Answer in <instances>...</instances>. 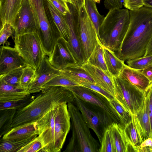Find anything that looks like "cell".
<instances>
[{
  "mask_svg": "<svg viewBox=\"0 0 152 152\" xmlns=\"http://www.w3.org/2000/svg\"><path fill=\"white\" fill-rule=\"evenodd\" d=\"M152 37V9L130 11L129 26L117 56L124 61L144 56Z\"/></svg>",
  "mask_w": 152,
  "mask_h": 152,
  "instance_id": "1",
  "label": "cell"
},
{
  "mask_svg": "<svg viewBox=\"0 0 152 152\" xmlns=\"http://www.w3.org/2000/svg\"><path fill=\"white\" fill-rule=\"evenodd\" d=\"M41 91L28 105L17 110L10 129L23 124L35 121L48 111L63 102L74 103L73 94L65 87L49 86L44 88Z\"/></svg>",
  "mask_w": 152,
  "mask_h": 152,
  "instance_id": "2",
  "label": "cell"
},
{
  "mask_svg": "<svg viewBox=\"0 0 152 152\" xmlns=\"http://www.w3.org/2000/svg\"><path fill=\"white\" fill-rule=\"evenodd\" d=\"M130 23V10L113 8L109 10L99 28L101 43L112 51L119 49Z\"/></svg>",
  "mask_w": 152,
  "mask_h": 152,
  "instance_id": "3",
  "label": "cell"
},
{
  "mask_svg": "<svg viewBox=\"0 0 152 152\" xmlns=\"http://www.w3.org/2000/svg\"><path fill=\"white\" fill-rule=\"evenodd\" d=\"M72 135L64 152H99L100 145L92 136L82 114L73 103H67Z\"/></svg>",
  "mask_w": 152,
  "mask_h": 152,
  "instance_id": "4",
  "label": "cell"
},
{
  "mask_svg": "<svg viewBox=\"0 0 152 152\" xmlns=\"http://www.w3.org/2000/svg\"><path fill=\"white\" fill-rule=\"evenodd\" d=\"M28 1L36 24L35 32L40 39L46 55L49 56L61 35L54 23L48 20L45 5L46 0Z\"/></svg>",
  "mask_w": 152,
  "mask_h": 152,
  "instance_id": "5",
  "label": "cell"
},
{
  "mask_svg": "<svg viewBox=\"0 0 152 152\" xmlns=\"http://www.w3.org/2000/svg\"><path fill=\"white\" fill-rule=\"evenodd\" d=\"M115 98L130 114H135L142 109L146 92L120 77H113Z\"/></svg>",
  "mask_w": 152,
  "mask_h": 152,
  "instance_id": "6",
  "label": "cell"
},
{
  "mask_svg": "<svg viewBox=\"0 0 152 152\" xmlns=\"http://www.w3.org/2000/svg\"><path fill=\"white\" fill-rule=\"evenodd\" d=\"M73 94L74 103L80 111L87 126L94 132L101 144L105 129L113 121L101 108L83 101Z\"/></svg>",
  "mask_w": 152,
  "mask_h": 152,
  "instance_id": "7",
  "label": "cell"
},
{
  "mask_svg": "<svg viewBox=\"0 0 152 152\" xmlns=\"http://www.w3.org/2000/svg\"><path fill=\"white\" fill-rule=\"evenodd\" d=\"M14 48L27 65L35 69L39 67L46 55L40 39L35 32L14 37Z\"/></svg>",
  "mask_w": 152,
  "mask_h": 152,
  "instance_id": "8",
  "label": "cell"
},
{
  "mask_svg": "<svg viewBox=\"0 0 152 152\" xmlns=\"http://www.w3.org/2000/svg\"><path fill=\"white\" fill-rule=\"evenodd\" d=\"M78 35L86 62L97 44L101 43L84 4L78 10Z\"/></svg>",
  "mask_w": 152,
  "mask_h": 152,
  "instance_id": "9",
  "label": "cell"
},
{
  "mask_svg": "<svg viewBox=\"0 0 152 152\" xmlns=\"http://www.w3.org/2000/svg\"><path fill=\"white\" fill-rule=\"evenodd\" d=\"M66 88L69 90L80 99L101 108L106 113L113 122L120 124L122 126L120 118L117 112L109 100L104 96L82 86Z\"/></svg>",
  "mask_w": 152,
  "mask_h": 152,
  "instance_id": "10",
  "label": "cell"
},
{
  "mask_svg": "<svg viewBox=\"0 0 152 152\" xmlns=\"http://www.w3.org/2000/svg\"><path fill=\"white\" fill-rule=\"evenodd\" d=\"M56 107L48 110L35 121L38 136L43 146L42 152H55V116Z\"/></svg>",
  "mask_w": 152,
  "mask_h": 152,
  "instance_id": "11",
  "label": "cell"
},
{
  "mask_svg": "<svg viewBox=\"0 0 152 152\" xmlns=\"http://www.w3.org/2000/svg\"><path fill=\"white\" fill-rule=\"evenodd\" d=\"M70 4V12L66 15L69 28V39L67 45L77 64L81 66L86 62L78 35V10L72 4Z\"/></svg>",
  "mask_w": 152,
  "mask_h": 152,
  "instance_id": "12",
  "label": "cell"
},
{
  "mask_svg": "<svg viewBox=\"0 0 152 152\" xmlns=\"http://www.w3.org/2000/svg\"><path fill=\"white\" fill-rule=\"evenodd\" d=\"M71 128L67 103L63 102L56 107L55 116V152H60Z\"/></svg>",
  "mask_w": 152,
  "mask_h": 152,
  "instance_id": "13",
  "label": "cell"
},
{
  "mask_svg": "<svg viewBox=\"0 0 152 152\" xmlns=\"http://www.w3.org/2000/svg\"><path fill=\"white\" fill-rule=\"evenodd\" d=\"M61 73L60 70L50 64L48 57L45 56L39 68L36 69L34 78L29 85L27 91L30 94L40 92L44 84Z\"/></svg>",
  "mask_w": 152,
  "mask_h": 152,
  "instance_id": "14",
  "label": "cell"
},
{
  "mask_svg": "<svg viewBox=\"0 0 152 152\" xmlns=\"http://www.w3.org/2000/svg\"><path fill=\"white\" fill-rule=\"evenodd\" d=\"M48 60L53 67L59 70L77 64L68 47L67 42L62 37L58 39Z\"/></svg>",
  "mask_w": 152,
  "mask_h": 152,
  "instance_id": "15",
  "label": "cell"
},
{
  "mask_svg": "<svg viewBox=\"0 0 152 152\" xmlns=\"http://www.w3.org/2000/svg\"><path fill=\"white\" fill-rule=\"evenodd\" d=\"M13 28L14 37L35 32L36 24L28 0H23Z\"/></svg>",
  "mask_w": 152,
  "mask_h": 152,
  "instance_id": "16",
  "label": "cell"
},
{
  "mask_svg": "<svg viewBox=\"0 0 152 152\" xmlns=\"http://www.w3.org/2000/svg\"><path fill=\"white\" fill-rule=\"evenodd\" d=\"M0 53V76L27 65L15 48L7 45L1 46Z\"/></svg>",
  "mask_w": 152,
  "mask_h": 152,
  "instance_id": "17",
  "label": "cell"
},
{
  "mask_svg": "<svg viewBox=\"0 0 152 152\" xmlns=\"http://www.w3.org/2000/svg\"><path fill=\"white\" fill-rule=\"evenodd\" d=\"M131 114L141 143L145 139L151 136L148 102L146 96L142 109L137 114Z\"/></svg>",
  "mask_w": 152,
  "mask_h": 152,
  "instance_id": "18",
  "label": "cell"
},
{
  "mask_svg": "<svg viewBox=\"0 0 152 152\" xmlns=\"http://www.w3.org/2000/svg\"><path fill=\"white\" fill-rule=\"evenodd\" d=\"M91 76L96 84L109 93L115 98V90L113 77L107 75L101 69L87 61L82 66Z\"/></svg>",
  "mask_w": 152,
  "mask_h": 152,
  "instance_id": "19",
  "label": "cell"
},
{
  "mask_svg": "<svg viewBox=\"0 0 152 152\" xmlns=\"http://www.w3.org/2000/svg\"><path fill=\"white\" fill-rule=\"evenodd\" d=\"M23 0H0V17L1 25L8 23L14 25L17 15Z\"/></svg>",
  "mask_w": 152,
  "mask_h": 152,
  "instance_id": "20",
  "label": "cell"
},
{
  "mask_svg": "<svg viewBox=\"0 0 152 152\" xmlns=\"http://www.w3.org/2000/svg\"><path fill=\"white\" fill-rule=\"evenodd\" d=\"M119 76L145 92H146L152 85V83L143 74L137 70L130 67L126 64Z\"/></svg>",
  "mask_w": 152,
  "mask_h": 152,
  "instance_id": "21",
  "label": "cell"
},
{
  "mask_svg": "<svg viewBox=\"0 0 152 152\" xmlns=\"http://www.w3.org/2000/svg\"><path fill=\"white\" fill-rule=\"evenodd\" d=\"M38 131L35 121L17 126L11 129L2 136L6 140H18L38 135Z\"/></svg>",
  "mask_w": 152,
  "mask_h": 152,
  "instance_id": "22",
  "label": "cell"
},
{
  "mask_svg": "<svg viewBox=\"0 0 152 152\" xmlns=\"http://www.w3.org/2000/svg\"><path fill=\"white\" fill-rule=\"evenodd\" d=\"M60 71L63 75L80 86L87 83L96 84L89 74L78 64L70 65Z\"/></svg>",
  "mask_w": 152,
  "mask_h": 152,
  "instance_id": "23",
  "label": "cell"
},
{
  "mask_svg": "<svg viewBox=\"0 0 152 152\" xmlns=\"http://www.w3.org/2000/svg\"><path fill=\"white\" fill-rule=\"evenodd\" d=\"M29 94L27 90L17 88L0 80V102L21 99Z\"/></svg>",
  "mask_w": 152,
  "mask_h": 152,
  "instance_id": "24",
  "label": "cell"
},
{
  "mask_svg": "<svg viewBox=\"0 0 152 152\" xmlns=\"http://www.w3.org/2000/svg\"><path fill=\"white\" fill-rule=\"evenodd\" d=\"M46 3L53 23L58 29L61 37L67 42L69 39V28L66 16L57 10L49 0H46Z\"/></svg>",
  "mask_w": 152,
  "mask_h": 152,
  "instance_id": "25",
  "label": "cell"
},
{
  "mask_svg": "<svg viewBox=\"0 0 152 152\" xmlns=\"http://www.w3.org/2000/svg\"><path fill=\"white\" fill-rule=\"evenodd\" d=\"M109 127L113 139L115 152H126L128 143L124 127L121 125L114 122Z\"/></svg>",
  "mask_w": 152,
  "mask_h": 152,
  "instance_id": "26",
  "label": "cell"
},
{
  "mask_svg": "<svg viewBox=\"0 0 152 152\" xmlns=\"http://www.w3.org/2000/svg\"><path fill=\"white\" fill-rule=\"evenodd\" d=\"M104 58L107 69L112 77L118 76L125 64L114 52L104 47Z\"/></svg>",
  "mask_w": 152,
  "mask_h": 152,
  "instance_id": "27",
  "label": "cell"
},
{
  "mask_svg": "<svg viewBox=\"0 0 152 152\" xmlns=\"http://www.w3.org/2000/svg\"><path fill=\"white\" fill-rule=\"evenodd\" d=\"M87 61L102 70L110 77H113L107 69L104 58V47L101 43L99 42L97 44Z\"/></svg>",
  "mask_w": 152,
  "mask_h": 152,
  "instance_id": "28",
  "label": "cell"
},
{
  "mask_svg": "<svg viewBox=\"0 0 152 152\" xmlns=\"http://www.w3.org/2000/svg\"><path fill=\"white\" fill-rule=\"evenodd\" d=\"M84 5L88 15L95 28L99 40L101 43L99 30L104 17L99 13L96 7V3L93 0H85Z\"/></svg>",
  "mask_w": 152,
  "mask_h": 152,
  "instance_id": "29",
  "label": "cell"
},
{
  "mask_svg": "<svg viewBox=\"0 0 152 152\" xmlns=\"http://www.w3.org/2000/svg\"><path fill=\"white\" fill-rule=\"evenodd\" d=\"M124 131L128 143L127 147H133L136 152H138V148L141 143L131 114L129 121L125 125Z\"/></svg>",
  "mask_w": 152,
  "mask_h": 152,
  "instance_id": "30",
  "label": "cell"
},
{
  "mask_svg": "<svg viewBox=\"0 0 152 152\" xmlns=\"http://www.w3.org/2000/svg\"><path fill=\"white\" fill-rule=\"evenodd\" d=\"M38 135L31 136L21 140H1L0 152H18Z\"/></svg>",
  "mask_w": 152,
  "mask_h": 152,
  "instance_id": "31",
  "label": "cell"
},
{
  "mask_svg": "<svg viewBox=\"0 0 152 152\" xmlns=\"http://www.w3.org/2000/svg\"><path fill=\"white\" fill-rule=\"evenodd\" d=\"M17 110L12 109L0 110L2 113H1L0 118L1 137L10 130V126Z\"/></svg>",
  "mask_w": 152,
  "mask_h": 152,
  "instance_id": "32",
  "label": "cell"
},
{
  "mask_svg": "<svg viewBox=\"0 0 152 152\" xmlns=\"http://www.w3.org/2000/svg\"><path fill=\"white\" fill-rule=\"evenodd\" d=\"M26 66L20 67L0 76V80L17 88H21L20 80L24 68Z\"/></svg>",
  "mask_w": 152,
  "mask_h": 152,
  "instance_id": "33",
  "label": "cell"
},
{
  "mask_svg": "<svg viewBox=\"0 0 152 152\" xmlns=\"http://www.w3.org/2000/svg\"><path fill=\"white\" fill-rule=\"evenodd\" d=\"M34 96L29 94L24 98L20 100L0 102V110L7 109L20 110L30 103L34 99Z\"/></svg>",
  "mask_w": 152,
  "mask_h": 152,
  "instance_id": "34",
  "label": "cell"
},
{
  "mask_svg": "<svg viewBox=\"0 0 152 152\" xmlns=\"http://www.w3.org/2000/svg\"><path fill=\"white\" fill-rule=\"evenodd\" d=\"M77 86H80L77 83L72 80L62 73L52 79L44 84L42 87V89L49 86H61L66 88Z\"/></svg>",
  "mask_w": 152,
  "mask_h": 152,
  "instance_id": "35",
  "label": "cell"
},
{
  "mask_svg": "<svg viewBox=\"0 0 152 152\" xmlns=\"http://www.w3.org/2000/svg\"><path fill=\"white\" fill-rule=\"evenodd\" d=\"M36 70L29 65H26L24 67L20 80V85L22 89L27 90L34 78Z\"/></svg>",
  "mask_w": 152,
  "mask_h": 152,
  "instance_id": "36",
  "label": "cell"
},
{
  "mask_svg": "<svg viewBox=\"0 0 152 152\" xmlns=\"http://www.w3.org/2000/svg\"><path fill=\"white\" fill-rule=\"evenodd\" d=\"M127 65L137 70L144 69L152 63V55L144 56L127 60Z\"/></svg>",
  "mask_w": 152,
  "mask_h": 152,
  "instance_id": "37",
  "label": "cell"
},
{
  "mask_svg": "<svg viewBox=\"0 0 152 152\" xmlns=\"http://www.w3.org/2000/svg\"><path fill=\"white\" fill-rule=\"evenodd\" d=\"M109 126L104 131L99 152H115L113 139Z\"/></svg>",
  "mask_w": 152,
  "mask_h": 152,
  "instance_id": "38",
  "label": "cell"
},
{
  "mask_svg": "<svg viewBox=\"0 0 152 152\" xmlns=\"http://www.w3.org/2000/svg\"><path fill=\"white\" fill-rule=\"evenodd\" d=\"M118 113L124 127L129 119L131 114L127 111L115 98L109 101Z\"/></svg>",
  "mask_w": 152,
  "mask_h": 152,
  "instance_id": "39",
  "label": "cell"
},
{
  "mask_svg": "<svg viewBox=\"0 0 152 152\" xmlns=\"http://www.w3.org/2000/svg\"><path fill=\"white\" fill-rule=\"evenodd\" d=\"M43 146L42 141L37 136L18 152H42Z\"/></svg>",
  "mask_w": 152,
  "mask_h": 152,
  "instance_id": "40",
  "label": "cell"
},
{
  "mask_svg": "<svg viewBox=\"0 0 152 152\" xmlns=\"http://www.w3.org/2000/svg\"><path fill=\"white\" fill-rule=\"evenodd\" d=\"M14 31L11 24L5 23L1 25L0 31V45H3L8 38L11 36Z\"/></svg>",
  "mask_w": 152,
  "mask_h": 152,
  "instance_id": "41",
  "label": "cell"
},
{
  "mask_svg": "<svg viewBox=\"0 0 152 152\" xmlns=\"http://www.w3.org/2000/svg\"><path fill=\"white\" fill-rule=\"evenodd\" d=\"M53 6L64 16L70 12L67 2L63 0H49Z\"/></svg>",
  "mask_w": 152,
  "mask_h": 152,
  "instance_id": "42",
  "label": "cell"
},
{
  "mask_svg": "<svg viewBox=\"0 0 152 152\" xmlns=\"http://www.w3.org/2000/svg\"><path fill=\"white\" fill-rule=\"evenodd\" d=\"M82 86L101 94L106 97L109 101L115 98L111 94L96 84L87 83L83 85Z\"/></svg>",
  "mask_w": 152,
  "mask_h": 152,
  "instance_id": "43",
  "label": "cell"
},
{
  "mask_svg": "<svg viewBox=\"0 0 152 152\" xmlns=\"http://www.w3.org/2000/svg\"><path fill=\"white\" fill-rule=\"evenodd\" d=\"M123 6L130 11L138 10L144 6L143 0H124Z\"/></svg>",
  "mask_w": 152,
  "mask_h": 152,
  "instance_id": "44",
  "label": "cell"
},
{
  "mask_svg": "<svg viewBox=\"0 0 152 152\" xmlns=\"http://www.w3.org/2000/svg\"><path fill=\"white\" fill-rule=\"evenodd\" d=\"M146 97L148 105V111L152 134V85L146 92Z\"/></svg>",
  "mask_w": 152,
  "mask_h": 152,
  "instance_id": "45",
  "label": "cell"
},
{
  "mask_svg": "<svg viewBox=\"0 0 152 152\" xmlns=\"http://www.w3.org/2000/svg\"><path fill=\"white\" fill-rule=\"evenodd\" d=\"M104 2L105 8L110 10L113 8L121 9L123 6L124 0H104Z\"/></svg>",
  "mask_w": 152,
  "mask_h": 152,
  "instance_id": "46",
  "label": "cell"
},
{
  "mask_svg": "<svg viewBox=\"0 0 152 152\" xmlns=\"http://www.w3.org/2000/svg\"><path fill=\"white\" fill-rule=\"evenodd\" d=\"M137 70L145 75L152 83V63L143 69Z\"/></svg>",
  "mask_w": 152,
  "mask_h": 152,
  "instance_id": "47",
  "label": "cell"
},
{
  "mask_svg": "<svg viewBox=\"0 0 152 152\" xmlns=\"http://www.w3.org/2000/svg\"><path fill=\"white\" fill-rule=\"evenodd\" d=\"M139 147L144 148L146 152H152V138L150 137L145 139Z\"/></svg>",
  "mask_w": 152,
  "mask_h": 152,
  "instance_id": "48",
  "label": "cell"
},
{
  "mask_svg": "<svg viewBox=\"0 0 152 152\" xmlns=\"http://www.w3.org/2000/svg\"><path fill=\"white\" fill-rule=\"evenodd\" d=\"M72 4L78 10L84 4L85 0H71Z\"/></svg>",
  "mask_w": 152,
  "mask_h": 152,
  "instance_id": "49",
  "label": "cell"
},
{
  "mask_svg": "<svg viewBox=\"0 0 152 152\" xmlns=\"http://www.w3.org/2000/svg\"><path fill=\"white\" fill-rule=\"evenodd\" d=\"M152 55V37L147 47L146 51L144 56Z\"/></svg>",
  "mask_w": 152,
  "mask_h": 152,
  "instance_id": "50",
  "label": "cell"
},
{
  "mask_svg": "<svg viewBox=\"0 0 152 152\" xmlns=\"http://www.w3.org/2000/svg\"><path fill=\"white\" fill-rule=\"evenodd\" d=\"M144 6L152 9V0H143Z\"/></svg>",
  "mask_w": 152,
  "mask_h": 152,
  "instance_id": "51",
  "label": "cell"
},
{
  "mask_svg": "<svg viewBox=\"0 0 152 152\" xmlns=\"http://www.w3.org/2000/svg\"><path fill=\"white\" fill-rule=\"evenodd\" d=\"M66 2L67 3H68L69 4H72V3L71 2V0H63Z\"/></svg>",
  "mask_w": 152,
  "mask_h": 152,
  "instance_id": "52",
  "label": "cell"
},
{
  "mask_svg": "<svg viewBox=\"0 0 152 152\" xmlns=\"http://www.w3.org/2000/svg\"><path fill=\"white\" fill-rule=\"evenodd\" d=\"M94 1H95L96 3H99L101 0H93Z\"/></svg>",
  "mask_w": 152,
  "mask_h": 152,
  "instance_id": "53",
  "label": "cell"
},
{
  "mask_svg": "<svg viewBox=\"0 0 152 152\" xmlns=\"http://www.w3.org/2000/svg\"><path fill=\"white\" fill-rule=\"evenodd\" d=\"M151 138H152V134L151 137Z\"/></svg>",
  "mask_w": 152,
  "mask_h": 152,
  "instance_id": "54",
  "label": "cell"
}]
</instances>
